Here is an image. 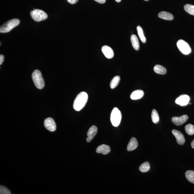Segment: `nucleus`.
<instances>
[{
	"instance_id": "nucleus-1",
	"label": "nucleus",
	"mask_w": 194,
	"mask_h": 194,
	"mask_svg": "<svg viewBox=\"0 0 194 194\" xmlns=\"http://www.w3.org/2000/svg\"><path fill=\"white\" fill-rule=\"evenodd\" d=\"M88 99V95L85 92H82L76 97L74 102L73 107L75 111H79L85 106Z\"/></svg>"
},
{
	"instance_id": "nucleus-2",
	"label": "nucleus",
	"mask_w": 194,
	"mask_h": 194,
	"mask_svg": "<svg viewBox=\"0 0 194 194\" xmlns=\"http://www.w3.org/2000/svg\"><path fill=\"white\" fill-rule=\"evenodd\" d=\"M20 21L18 19H13L3 24L0 28V33H7L10 31L15 27L19 25Z\"/></svg>"
},
{
	"instance_id": "nucleus-3",
	"label": "nucleus",
	"mask_w": 194,
	"mask_h": 194,
	"mask_svg": "<svg viewBox=\"0 0 194 194\" xmlns=\"http://www.w3.org/2000/svg\"><path fill=\"white\" fill-rule=\"evenodd\" d=\"M32 79L34 84L36 88L39 89H42L45 86L44 79L39 70H35L33 73Z\"/></svg>"
},
{
	"instance_id": "nucleus-4",
	"label": "nucleus",
	"mask_w": 194,
	"mask_h": 194,
	"mask_svg": "<svg viewBox=\"0 0 194 194\" xmlns=\"http://www.w3.org/2000/svg\"><path fill=\"white\" fill-rule=\"evenodd\" d=\"M122 119V114L121 111L117 108H115L112 111L111 120L113 126L117 127L120 124Z\"/></svg>"
},
{
	"instance_id": "nucleus-5",
	"label": "nucleus",
	"mask_w": 194,
	"mask_h": 194,
	"mask_svg": "<svg viewBox=\"0 0 194 194\" xmlns=\"http://www.w3.org/2000/svg\"><path fill=\"white\" fill-rule=\"evenodd\" d=\"M30 15L33 19L36 22H40L47 19V13L42 10L34 9L31 11Z\"/></svg>"
},
{
	"instance_id": "nucleus-6",
	"label": "nucleus",
	"mask_w": 194,
	"mask_h": 194,
	"mask_svg": "<svg viewBox=\"0 0 194 194\" xmlns=\"http://www.w3.org/2000/svg\"><path fill=\"white\" fill-rule=\"evenodd\" d=\"M177 46L180 52L184 55L190 54L191 50L187 43L182 40H180L177 43Z\"/></svg>"
},
{
	"instance_id": "nucleus-7",
	"label": "nucleus",
	"mask_w": 194,
	"mask_h": 194,
	"mask_svg": "<svg viewBox=\"0 0 194 194\" xmlns=\"http://www.w3.org/2000/svg\"><path fill=\"white\" fill-rule=\"evenodd\" d=\"M45 127L48 131L54 132L56 129V125L54 120L51 118H48L45 119L44 122Z\"/></svg>"
},
{
	"instance_id": "nucleus-8",
	"label": "nucleus",
	"mask_w": 194,
	"mask_h": 194,
	"mask_svg": "<svg viewBox=\"0 0 194 194\" xmlns=\"http://www.w3.org/2000/svg\"><path fill=\"white\" fill-rule=\"evenodd\" d=\"M190 101V97L187 95H182L178 97L175 100V103L181 106H187Z\"/></svg>"
},
{
	"instance_id": "nucleus-9",
	"label": "nucleus",
	"mask_w": 194,
	"mask_h": 194,
	"mask_svg": "<svg viewBox=\"0 0 194 194\" xmlns=\"http://www.w3.org/2000/svg\"><path fill=\"white\" fill-rule=\"evenodd\" d=\"M172 133L176 139L178 144L183 145L185 142V139L183 134L181 132L175 129L173 130Z\"/></svg>"
},
{
	"instance_id": "nucleus-10",
	"label": "nucleus",
	"mask_w": 194,
	"mask_h": 194,
	"mask_svg": "<svg viewBox=\"0 0 194 194\" xmlns=\"http://www.w3.org/2000/svg\"><path fill=\"white\" fill-rule=\"evenodd\" d=\"M188 119V116L186 115H183L180 117H173L172 118V122L175 125L179 126L185 123Z\"/></svg>"
},
{
	"instance_id": "nucleus-11",
	"label": "nucleus",
	"mask_w": 194,
	"mask_h": 194,
	"mask_svg": "<svg viewBox=\"0 0 194 194\" xmlns=\"http://www.w3.org/2000/svg\"><path fill=\"white\" fill-rule=\"evenodd\" d=\"M97 132V127L95 125H92L91 126L87 133L88 138H87L86 141L88 142H90L92 140L93 138L96 135Z\"/></svg>"
},
{
	"instance_id": "nucleus-12",
	"label": "nucleus",
	"mask_w": 194,
	"mask_h": 194,
	"mask_svg": "<svg viewBox=\"0 0 194 194\" xmlns=\"http://www.w3.org/2000/svg\"><path fill=\"white\" fill-rule=\"evenodd\" d=\"M102 51L106 58L111 59L113 57L114 52L113 50L108 46L105 45L102 47Z\"/></svg>"
},
{
	"instance_id": "nucleus-13",
	"label": "nucleus",
	"mask_w": 194,
	"mask_h": 194,
	"mask_svg": "<svg viewBox=\"0 0 194 194\" xmlns=\"http://www.w3.org/2000/svg\"><path fill=\"white\" fill-rule=\"evenodd\" d=\"M111 150V148L109 146L103 144L99 146L97 148L96 151L98 154L106 155L110 152Z\"/></svg>"
},
{
	"instance_id": "nucleus-14",
	"label": "nucleus",
	"mask_w": 194,
	"mask_h": 194,
	"mask_svg": "<svg viewBox=\"0 0 194 194\" xmlns=\"http://www.w3.org/2000/svg\"><path fill=\"white\" fill-rule=\"evenodd\" d=\"M144 95L143 91L141 90L134 91L131 93L130 98L133 100L140 99L142 98Z\"/></svg>"
},
{
	"instance_id": "nucleus-15",
	"label": "nucleus",
	"mask_w": 194,
	"mask_h": 194,
	"mask_svg": "<svg viewBox=\"0 0 194 194\" xmlns=\"http://www.w3.org/2000/svg\"><path fill=\"white\" fill-rule=\"evenodd\" d=\"M138 146V141L135 138H132L127 146V150L129 151H132L137 149Z\"/></svg>"
},
{
	"instance_id": "nucleus-16",
	"label": "nucleus",
	"mask_w": 194,
	"mask_h": 194,
	"mask_svg": "<svg viewBox=\"0 0 194 194\" xmlns=\"http://www.w3.org/2000/svg\"><path fill=\"white\" fill-rule=\"evenodd\" d=\"M158 17L161 19L166 20H172L174 19V17L172 14L165 11L160 12L158 14Z\"/></svg>"
},
{
	"instance_id": "nucleus-17",
	"label": "nucleus",
	"mask_w": 194,
	"mask_h": 194,
	"mask_svg": "<svg viewBox=\"0 0 194 194\" xmlns=\"http://www.w3.org/2000/svg\"><path fill=\"white\" fill-rule=\"evenodd\" d=\"M131 40L134 49L136 51H138L140 49V44L138 37L135 35H132L131 36Z\"/></svg>"
},
{
	"instance_id": "nucleus-18",
	"label": "nucleus",
	"mask_w": 194,
	"mask_h": 194,
	"mask_svg": "<svg viewBox=\"0 0 194 194\" xmlns=\"http://www.w3.org/2000/svg\"><path fill=\"white\" fill-rule=\"evenodd\" d=\"M154 71L156 74H165L166 73V70L165 67L161 65H156L154 68Z\"/></svg>"
},
{
	"instance_id": "nucleus-19",
	"label": "nucleus",
	"mask_w": 194,
	"mask_h": 194,
	"mask_svg": "<svg viewBox=\"0 0 194 194\" xmlns=\"http://www.w3.org/2000/svg\"><path fill=\"white\" fill-rule=\"evenodd\" d=\"M150 167L149 162L146 161L141 164L139 168V169L141 172L146 173L149 170Z\"/></svg>"
},
{
	"instance_id": "nucleus-20",
	"label": "nucleus",
	"mask_w": 194,
	"mask_h": 194,
	"mask_svg": "<svg viewBox=\"0 0 194 194\" xmlns=\"http://www.w3.org/2000/svg\"><path fill=\"white\" fill-rule=\"evenodd\" d=\"M120 78L119 76H116L113 78L110 83V87L111 89L115 88L118 86L120 81Z\"/></svg>"
},
{
	"instance_id": "nucleus-21",
	"label": "nucleus",
	"mask_w": 194,
	"mask_h": 194,
	"mask_svg": "<svg viewBox=\"0 0 194 194\" xmlns=\"http://www.w3.org/2000/svg\"><path fill=\"white\" fill-rule=\"evenodd\" d=\"M185 176L189 182L194 184V171H187L185 173Z\"/></svg>"
},
{
	"instance_id": "nucleus-22",
	"label": "nucleus",
	"mask_w": 194,
	"mask_h": 194,
	"mask_svg": "<svg viewBox=\"0 0 194 194\" xmlns=\"http://www.w3.org/2000/svg\"><path fill=\"white\" fill-rule=\"evenodd\" d=\"M151 119L152 122L155 124H156L159 122V115L156 109H153L152 111Z\"/></svg>"
},
{
	"instance_id": "nucleus-23",
	"label": "nucleus",
	"mask_w": 194,
	"mask_h": 194,
	"mask_svg": "<svg viewBox=\"0 0 194 194\" xmlns=\"http://www.w3.org/2000/svg\"><path fill=\"white\" fill-rule=\"evenodd\" d=\"M137 29L139 37L140 38L141 42L143 43H145L146 38L144 35L142 29L140 26H139L137 27Z\"/></svg>"
},
{
	"instance_id": "nucleus-24",
	"label": "nucleus",
	"mask_w": 194,
	"mask_h": 194,
	"mask_svg": "<svg viewBox=\"0 0 194 194\" xmlns=\"http://www.w3.org/2000/svg\"><path fill=\"white\" fill-rule=\"evenodd\" d=\"M186 133L189 135L194 134V126L192 124H189L185 127Z\"/></svg>"
},
{
	"instance_id": "nucleus-25",
	"label": "nucleus",
	"mask_w": 194,
	"mask_h": 194,
	"mask_svg": "<svg viewBox=\"0 0 194 194\" xmlns=\"http://www.w3.org/2000/svg\"><path fill=\"white\" fill-rule=\"evenodd\" d=\"M185 11L189 14L194 16V6L187 4L184 6Z\"/></svg>"
},
{
	"instance_id": "nucleus-26",
	"label": "nucleus",
	"mask_w": 194,
	"mask_h": 194,
	"mask_svg": "<svg viewBox=\"0 0 194 194\" xmlns=\"http://www.w3.org/2000/svg\"><path fill=\"white\" fill-rule=\"evenodd\" d=\"M0 194H11L10 191L7 188L5 187L1 186L0 187Z\"/></svg>"
},
{
	"instance_id": "nucleus-27",
	"label": "nucleus",
	"mask_w": 194,
	"mask_h": 194,
	"mask_svg": "<svg viewBox=\"0 0 194 194\" xmlns=\"http://www.w3.org/2000/svg\"><path fill=\"white\" fill-rule=\"evenodd\" d=\"M79 0H67L68 3L70 4H74L77 3Z\"/></svg>"
},
{
	"instance_id": "nucleus-28",
	"label": "nucleus",
	"mask_w": 194,
	"mask_h": 194,
	"mask_svg": "<svg viewBox=\"0 0 194 194\" xmlns=\"http://www.w3.org/2000/svg\"><path fill=\"white\" fill-rule=\"evenodd\" d=\"M94 1L100 4H104L106 3V0H94Z\"/></svg>"
},
{
	"instance_id": "nucleus-29",
	"label": "nucleus",
	"mask_w": 194,
	"mask_h": 194,
	"mask_svg": "<svg viewBox=\"0 0 194 194\" xmlns=\"http://www.w3.org/2000/svg\"><path fill=\"white\" fill-rule=\"evenodd\" d=\"M4 57L2 55H0V65H1L4 61Z\"/></svg>"
},
{
	"instance_id": "nucleus-30",
	"label": "nucleus",
	"mask_w": 194,
	"mask_h": 194,
	"mask_svg": "<svg viewBox=\"0 0 194 194\" xmlns=\"http://www.w3.org/2000/svg\"><path fill=\"white\" fill-rule=\"evenodd\" d=\"M191 146L193 149H194V140L192 141L191 143Z\"/></svg>"
},
{
	"instance_id": "nucleus-31",
	"label": "nucleus",
	"mask_w": 194,
	"mask_h": 194,
	"mask_svg": "<svg viewBox=\"0 0 194 194\" xmlns=\"http://www.w3.org/2000/svg\"><path fill=\"white\" fill-rule=\"evenodd\" d=\"M115 1H116V2H118V3H119V2H120L122 0H115Z\"/></svg>"
},
{
	"instance_id": "nucleus-32",
	"label": "nucleus",
	"mask_w": 194,
	"mask_h": 194,
	"mask_svg": "<svg viewBox=\"0 0 194 194\" xmlns=\"http://www.w3.org/2000/svg\"><path fill=\"white\" fill-rule=\"evenodd\" d=\"M144 1H149V0H144Z\"/></svg>"
}]
</instances>
